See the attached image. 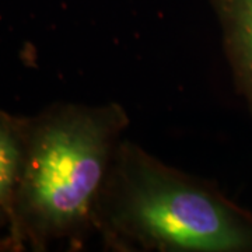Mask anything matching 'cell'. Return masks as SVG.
Wrapping results in <instances>:
<instances>
[{"instance_id":"1","label":"cell","mask_w":252,"mask_h":252,"mask_svg":"<svg viewBox=\"0 0 252 252\" xmlns=\"http://www.w3.org/2000/svg\"><path fill=\"white\" fill-rule=\"evenodd\" d=\"M95 233L112 251L252 252V213L207 181L122 140Z\"/></svg>"},{"instance_id":"2","label":"cell","mask_w":252,"mask_h":252,"mask_svg":"<svg viewBox=\"0 0 252 252\" xmlns=\"http://www.w3.org/2000/svg\"><path fill=\"white\" fill-rule=\"evenodd\" d=\"M129 125L118 104L55 105L28 119L26 156L13 207V238L34 247L81 244L95 233L99 199Z\"/></svg>"},{"instance_id":"3","label":"cell","mask_w":252,"mask_h":252,"mask_svg":"<svg viewBox=\"0 0 252 252\" xmlns=\"http://www.w3.org/2000/svg\"><path fill=\"white\" fill-rule=\"evenodd\" d=\"M235 87L252 112V0H213Z\"/></svg>"},{"instance_id":"4","label":"cell","mask_w":252,"mask_h":252,"mask_svg":"<svg viewBox=\"0 0 252 252\" xmlns=\"http://www.w3.org/2000/svg\"><path fill=\"white\" fill-rule=\"evenodd\" d=\"M28 119L0 112V216L13 221V207L23 172Z\"/></svg>"}]
</instances>
